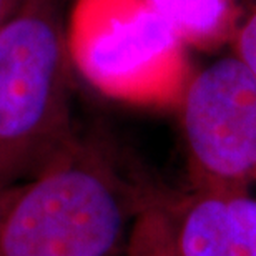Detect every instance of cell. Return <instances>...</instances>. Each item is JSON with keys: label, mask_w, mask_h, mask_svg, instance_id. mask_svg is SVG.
I'll return each mask as SVG.
<instances>
[{"label": "cell", "mask_w": 256, "mask_h": 256, "mask_svg": "<svg viewBox=\"0 0 256 256\" xmlns=\"http://www.w3.org/2000/svg\"><path fill=\"white\" fill-rule=\"evenodd\" d=\"M196 194H252L256 185V76L236 55L194 72L178 105Z\"/></svg>", "instance_id": "cell-4"}, {"label": "cell", "mask_w": 256, "mask_h": 256, "mask_svg": "<svg viewBox=\"0 0 256 256\" xmlns=\"http://www.w3.org/2000/svg\"><path fill=\"white\" fill-rule=\"evenodd\" d=\"M65 30L72 66L102 95L178 108L194 72L186 45L146 0H75Z\"/></svg>", "instance_id": "cell-3"}, {"label": "cell", "mask_w": 256, "mask_h": 256, "mask_svg": "<svg viewBox=\"0 0 256 256\" xmlns=\"http://www.w3.org/2000/svg\"><path fill=\"white\" fill-rule=\"evenodd\" d=\"M124 256H178L176 214L158 198L135 218Z\"/></svg>", "instance_id": "cell-7"}, {"label": "cell", "mask_w": 256, "mask_h": 256, "mask_svg": "<svg viewBox=\"0 0 256 256\" xmlns=\"http://www.w3.org/2000/svg\"><path fill=\"white\" fill-rule=\"evenodd\" d=\"M22 2L24 0H0V30L8 22V18L15 14V10L20 7Z\"/></svg>", "instance_id": "cell-10"}, {"label": "cell", "mask_w": 256, "mask_h": 256, "mask_svg": "<svg viewBox=\"0 0 256 256\" xmlns=\"http://www.w3.org/2000/svg\"><path fill=\"white\" fill-rule=\"evenodd\" d=\"M58 0H24L0 30V182L32 176L74 136Z\"/></svg>", "instance_id": "cell-2"}, {"label": "cell", "mask_w": 256, "mask_h": 256, "mask_svg": "<svg viewBox=\"0 0 256 256\" xmlns=\"http://www.w3.org/2000/svg\"><path fill=\"white\" fill-rule=\"evenodd\" d=\"M20 183L22 182H15V183H7V182H0V222H2L5 212L8 210L10 203L14 202L15 194H17Z\"/></svg>", "instance_id": "cell-9"}, {"label": "cell", "mask_w": 256, "mask_h": 256, "mask_svg": "<svg viewBox=\"0 0 256 256\" xmlns=\"http://www.w3.org/2000/svg\"><path fill=\"white\" fill-rule=\"evenodd\" d=\"M178 256H256V196L192 193L176 214Z\"/></svg>", "instance_id": "cell-5"}, {"label": "cell", "mask_w": 256, "mask_h": 256, "mask_svg": "<svg viewBox=\"0 0 256 256\" xmlns=\"http://www.w3.org/2000/svg\"><path fill=\"white\" fill-rule=\"evenodd\" d=\"M233 44L234 50H236V57L243 60L244 65L256 76V0L250 2L248 12L243 14Z\"/></svg>", "instance_id": "cell-8"}, {"label": "cell", "mask_w": 256, "mask_h": 256, "mask_svg": "<svg viewBox=\"0 0 256 256\" xmlns=\"http://www.w3.org/2000/svg\"><path fill=\"white\" fill-rule=\"evenodd\" d=\"M155 198L108 148L74 135L20 183L0 222V256H124L133 222Z\"/></svg>", "instance_id": "cell-1"}, {"label": "cell", "mask_w": 256, "mask_h": 256, "mask_svg": "<svg viewBox=\"0 0 256 256\" xmlns=\"http://www.w3.org/2000/svg\"><path fill=\"white\" fill-rule=\"evenodd\" d=\"M186 47L214 50L233 42L242 24L240 0H146Z\"/></svg>", "instance_id": "cell-6"}]
</instances>
